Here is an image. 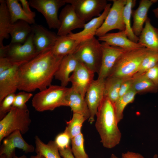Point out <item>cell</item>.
I'll use <instances>...</instances> for the list:
<instances>
[{"label":"cell","instance_id":"cell-15","mask_svg":"<svg viewBox=\"0 0 158 158\" xmlns=\"http://www.w3.org/2000/svg\"><path fill=\"white\" fill-rule=\"evenodd\" d=\"M31 26L33 42L37 53L52 49L58 37L57 34L41 25L34 24Z\"/></svg>","mask_w":158,"mask_h":158},{"label":"cell","instance_id":"cell-18","mask_svg":"<svg viewBox=\"0 0 158 158\" xmlns=\"http://www.w3.org/2000/svg\"><path fill=\"white\" fill-rule=\"evenodd\" d=\"M111 6V4H108L101 15L93 18L85 23L83 30L76 33L71 32L67 35L79 43L95 37L97 31L106 19Z\"/></svg>","mask_w":158,"mask_h":158},{"label":"cell","instance_id":"cell-37","mask_svg":"<svg viewBox=\"0 0 158 158\" xmlns=\"http://www.w3.org/2000/svg\"><path fill=\"white\" fill-rule=\"evenodd\" d=\"M32 96V93L24 91L16 94L13 107L18 108L23 107L26 105V103Z\"/></svg>","mask_w":158,"mask_h":158},{"label":"cell","instance_id":"cell-32","mask_svg":"<svg viewBox=\"0 0 158 158\" xmlns=\"http://www.w3.org/2000/svg\"><path fill=\"white\" fill-rule=\"evenodd\" d=\"M135 1L127 0L123 10V16L125 27V30L128 38L132 41L138 43L139 37L133 32L131 25V17L132 13V8L135 4Z\"/></svg>","mask_w":158,"mask_h":158},{"label":"cell","instance_id":"cell-14","mask_svg":"<svg viewBox=\"0 0 158 158\" xmlns=\"http://www.w3.org/2000/svg\"><path fill=\"white\" fill-rule=\"evenodd\" d=\"M101 44L102 56L97 79L105 80L109 76L119 57L124 52L129 50L111 46L104 42L101 43Z\"/></svg>","mask_w":158,"mask_h":158},{"label":"cell","instance_id":"cell-29","mask_svg":"<svg viewBox=\"0 0 158 158\" xmlns=\"http://www.w3.org/2000/svg\"><path fill=\"white\" fill-rule=\"evenodd\" d=\"M35 139L37 154L42 155L45 158H61L59 148L54 141L50 140L45 144L37 135Z\"/></svg>","mask_w":158,"mask_h":158},{"label":"cell","instance_id":"cell-38","mask_svg":"<svg viewBox=\"0 0 158 158\" xmlns=\"http://www.w3.org/2000/svg\"><path fill=\"white\" fill-rule=\"evenodd\" d=\"M70 140L69 136L63 132L58 134L54 141L59 150L64 149L70 146Z\"/></svg>","mask_w":158,"mask_h":158},{"label":"cell","instance_id":"cell-46","mask_svg":"<svg viewBox=\"0 0 158 158\" xmlns=\"http://www.w3.org/2000/svg\"><path fill=\"white\" fill-rule=\"evenodd\" d=\"M0 158H6L5 156L4 155H1L0 156ZM13 158H27V157L26 156L24 155H23L21 156L20 157H18L17 156H16L14 157Z\"/></svg>","mask_w":158,"mask_h":158},{"label":"cell","instance_id":"cell-3","mask_svg":"<svg viewBox=\"0 0 158 158\" xmlns=\"http://www.w3.org/2000/svg\"><path fill=\"white\" fill-rule=\"evenodd\" d=\"M150 50L143 47L126 51L118 59L108 77L123 79L133 77Z\"/></svg>","mask_w":158,"mask_h":158},{"label":"cell","instance_id":"cell-33","mask_svg":"<svg viewBox=\"0 0 158 158\" xmlns=\"http://www.w3.org/2000/svg\"><path fill=\"white\" fill-rule=\"evenodd\" d=\"M87 119L83 115L73 113L72 118L67 122V125L64 132L67 134L71 139L80 134L83 123Z\"/></svg>","mask_w":158,"mask_h":158},{"label":"cell","instance_id":"cell-41","mask_svg":"<svg viewBox=\"0 0 158 158\" xmlns=\"http://www.w3.org/2000/svg\"><path fill=\"white\" fill-rule=\"evenodd\" d=\"M16 63L11 62L6 57H0V73L9 68Z\"/></svg>","mask_w":158,"mask_h":158},{"label":"cell","instance_id":"cell-45","mask_svg":"<svg viewBox=\"0 0 158 158\" xmlns=\"http://www.w3.org/2000/svg\"><path fill=\"white\" fill-rule=\"evenodd\" d=\"M153 13L155 16L156 18H158V7L153 9L152 10Z\"/></svg>","mask_w":158,"mask_h":158},{"label":"cell","instance_id":"cell-24","mask_svg":"<svg viewBox=\"0 0 158 158\" xmlns=\"http://www.w3.org/2000/svg\"><path fill=\"white\" fill-rule=\"evenodd\" d=\"M79 44L68 35L58 36L51 50L56 56L63 58L66 55L73 54Z\"/></svg>","mask_w":158,"mask_h":158},{"label":"cell","instance_id":"cell-26","mask_svg":"<svg viewBox=\"0 0 158 158\" xmlns=\"http://www.w3.org/2000/svg\"><path fill=\"white\" fill-rule=\"evenodd\" d=\"M17 0H6L11 22L13 24L19 20L25 21L30 25L35 24V20L26 14Z\"/></svg>","mask_w":158,"mask_h":158},{"label":"cell","instance_id":"cell-2","mask_svg":"<svg viewBox=\"0 0 158 158\" xmlns=\"http://www.w3.org/2000/svg\"><path fill=\"white\" fill-rule=\"evenodd\" d=\"M96 116L95 127L103 145L108 148L114 147L119 143L121 134L118 126L113 104L104 97Z\"/></svg>","mask_w":158,"mask_h":158},{"label":"cell","instance_id":"cell-42","mask_svg":"<svg viewBox=\"0 0 158 158\" xmlns=\"http://www.w3.org/2000/svg\"><path fill=\"white\" fill-rule=\"evenodd\" d=\"M19 1L21 4L22 8L25 13L31 18H34L35 16V13L32 11L30 9L28 1L26 0H20Z\"/></svg>","mask_w":158,"mask_h":158},{"label":"cell","instance_id":"cell-34","mask_svg":"<svg viewBox=\"0 0 158 158\" xmlns=\"http://www.w3.org/2000/svg\"><path fill=\"white\" fill-rule=\"evenodd\" d=\"M157 63L158 52L150 50L142 60L138 72L133 76L144 74Z\"/></svg>","mask_w":158,"mask_h":158},{"label":"cell","instance_id":"cell-4","mask_svg":"<svg viewBox=\"0 0 158 158\" xmlns=\"http://www.w3.org/2000/svg\"><path fill=\"white\" fill-rule=\"evenodd\" d=\"M69 88L51 85L33 96L32 105L39 112L52 111L62 106H67L66 97Z\"/></svg>","mask_w":158,"mask_h":158},{"label":"cell","instance_id":"cell-39","mask_svg":"<svg viewBox=\"0 0 158 158\" xmlns=\"http://www.w3.org/2000/svg\"><path fill=\"white\" fill-rule=\"evenodd\" d=\"M144 74L158 87V63Z\"/></svg>","mask_w":158,"mask_h":158},{"label":"cell","instance_id":"cell-35","mask_svg":"<svg viewBox=\"0 0 158 158\" xmlns=\"http://www.w3.org/2000/svg\"><path fill=\"white\" fill-rule=\"evenodd\" d=\"M71 150L75 158H89L85 151L84 139L82 133L71 139Z\"/></svg>","mask_w":158,"mask_h":158},{"label":"cell","instance_id":"cell-48","mask_svg":"<svg viewBox=\"0 0 158 158\" xmlns=\"http://www.w3.org/2000/svg\"><path fill=\"white\" fill-rule=\"evenodd\" d=\"M110 158H119L116 157L115 154H112Z\"/></svg>","mask_w":158,"mask_h":158},{"label":"cell","instance_id":"cell-43","mask_svg":"<svg viewBox=\"0 0 158 158\" xmlns=\"http://www.w3.org/2000/svg\"><path fill=\"white\" fill-rule=\"evenodd\" d=\"M60 155L63 158H74L70 146L63 149L59 150Z\"/></svg>","mask_w":158,"mask_h":158},{"label":"cell","instance_id":"cell-1","mask_svg":"<svg viewBox=\"0 0 158 158\" xmlns=\"http://www.w3.org/2000/svg\"><path fill=\"white\" fill-rule=\"evenodd\" d=\"M63 58L54 55L51 49L21 65L18 70V90L30 92L47 88L51 85Z\"/></svg>","mask_w":158,"mask_h":158},{"label":"cell","instance_id":"cell-20","mask_svg":"<svg viewBox=\"0 0 158 158\" xmlns=\"http://www.w3.org/2000/svg\"><path fill=\"white\" fill-rule=\"evenodd\" d=\"M157 0H141L137 8L132 12L133 24L132 26L134 34L139 37L147 20L148 11L151 6L156 3Z\"/></svg>","mask_w":158,"mask_h":158},{"label":"cell","instance_id":"cell-23","mask_svg":"<svg viewBox=\"0 0 158 158\" xmlns=\"http://www.w3.org/2000/svg\"><path fill=\"white\" fill-rule=\"evenodd\" d=\"M138 37V43L150 50L158 52V28L152 25L148 17Z\"/></svg>","mask_w":158,"mask_h":158},{"label":"cell","instance_id":"cell-49","mask_svg":"<svg viewBox=\"0 0 158 158\" xmlns=\"http://www.w3.org/2000/svg\"><path fill=\"white\" fill-rule=\"evenodd\" d=\"M155 158H157V156L155 157Z\"/></svg>","mask_w":158,"mask_h":158},{"label":"cell","instance_id":"cell-47","mask_svg":"<svg viewBox=\"0 0 158 158\" xmlns=\"http://www.w3.org/2000/svg\"><path fill=\"white\" fill-rule=\"evenodd\" d=\"M30 158H45L43 156L39 154H37L35 156H32L30 157Z\"/></svg>","mask_w":158,"mask_h":158},{"label":"cell","instance_id":"cell-6","mask_svg":"<svg viewBox=\"0 0 158 158\" xmlns=\"http://www.w3.org/2000/svg\"><path fill=\"white\" fill-rule=\"evenodd\" d=\"M78 61L94 73H98L101 65V43L95 37L80 43L73 54Z\"/></svg>","mask_w":158,"mask_h":158},{"label":"cell","instance_id":"cell-25","mask_svg":"<svg viewBox=\"0 0 158 158\" xmlns=\"http://www.w3.org/2000/svg\"><path fill=\"white\" fill-rule=\"evenodd\" d=\"M32 32L31 25L22 20L12 24L9 31L11 36L10 43L23 44Z\"/></svg>","mask_w":158,"mask_h":158},{"label":"cell","instance_id":"cell-30","mask_svg":"<svg viewBox=\"0 0 158 158\" xmlns=\"http://www.w3.org/2000/svg\"><path fill=\"white\" fill-rule=\"evenodd\" d=\"M132 88L137 94L157 92L158 87L144 74L133 76Z\"/></svg>","mask_w":158,"mask_h":158},{"label":"cell","instance_id":"cell-8","mask_svg":"<svg viewBox=\"0 0 158 158\" xmlns=\"http://www.w3.org/2000/svg\"><path fill=\"white\" fill-rule=\"evenodd\" d=\"M113 4L101 26L97 31L95 35L102 36L113 30H125L123 13L127 0H111Z\"/></svg>","mask_w":158,"mask_h":158},{"label":"cell","instance_id":"cell-7","mask_svg":"<svg viewBox=\"0 0 158 158\" xmlns=\"http://www.w3.org/2000/svg\"><path fill=\"white\" fill-rule=\"evenodd\" d=\"M32 32L23 44L11 43L0 47V57H6L13 63H26L37 56Z\"/></svg>","mask_w":158,"mask_h":158},{"label":"cell","instance_id":"cell-11","mask_svg":"<svg viewBox=\"0 0 158 158\" xmlns=\"http://www.w3.org/2000/svg\"><path fill=\"white\" fill-rule=\"evenodd\" d=\"M22 150L25 153L33 152L35 148L28 144L24 139L19 130L12 133L4 139L0 148V156L4 155L6 158L15 157V149Z\"/></svg>","mask_w":158,"mask_h":158},{"label":"cell","instance_id":"cell-28","mask_svg":"<svg viewBox=\"0 0 158 158\" xmlns=\"http://www.w3.org/2000/svg\"><path fill=\"white\" fill-rule=\"evenodd\" d=\"M124 79L109 76L105 80L104 97L109 100L113 104L119 97L120 86Z\"/></svg>","mask_w":158,"mask_h":158},{"label":"cell","instance_id":"cell-16","mask_svg":"<svg viewBox=\"0 0 158 158\" xmlns=\"http://www.w3.org/2000/svg\"><path fill=\"white\" fill-rule=\"evenodd\" d=\"M25 63H17L0 73V103L8 95L15 93L18 89V70Z\"/></svg>","mask_w":158,"mask_h":158},{"label":"cell","instance_id":"cell-10","mask_svg":"<svg viewBox=\"0 0 158 158\" xmlns=\"http://www.w3.org/2000/svg\"><path fill=\"white\" fill-rule=\"evenodd\" d=\"M64 1L71 5L78 16L85 22L100 16L108 4L106 0Z\"/></svg>","mask_w":158,"mask_h":158},{"label":"cell","instance_id":"cell-36","mask_svg":"<svg viewBox=\"0 0 158 158\" xmlns=\"http://www.w3.org/2000/svg\"><path fill=\"white\" fill-rule=\"evenodd\" d=\"M16 94H9L0 103V119H2L13 107Z\"/></svg>","mask_w":158,"mask_h":158},{"label":"cell","instance_id":"cell-13","mask_svg":"<svg viewBox=\"0 0 158 158\" xmlns=\"http://www.w3.org/2000/svg\"><path fill=\"white\" fill-rule=\"evenodd\" d=\"M59 18L60 26L57 34L59 36L67 35L74 30L83 28L86 23L78 16L73 6L69 4L61 10Z\"/></svg>","mask_w":158,"mask_h":158},{"label":"cell","instance_id":"cell-5","mask_svg":"<svg viewBox=\"0 0 158 158\" xmlns=\"http://www.w3.org/2000/svg\"><path fill=\"white\" fill-rule=\"evenodd\" d=\"M31 123L30 111L27 105L22 108L13 107L0 121V142L10 134L19 130L26 133Z\"/></svg>","mask_w":158,"mask_h":158},{"label":"cell","instance_id":"cell-12","mask_svg":"<svg viewBox=\"0 0 158 158\" xmlns=\"http://www.w3.org/2000/svg\"><path fill=\"white\" fill-rule=\"evenodd\" d=\"M105 80H94L86 92L85 99L90 111L88 120L90 123L95 121L98 108L104 98Z\"/></svg>","mask_w":158,"mask_h":158},{"label":"cell","instance_id":"cell-9","mask_svg":"<svg viewBox=\"0 0 158 158\" xmlns=\"http://www.w3.org/2000/svg\"><path fill=\"white\" fill-rule=\"evenodd\" d=\"M28 2L31 7L43 15L50 29H59L58 12L66 4L64 0H30Z\"/></svg>","mask_w":158,"mask_h":158},{"label":"cell","instance_id":"cell-31","mask_svg":"<svg viewBox=\"0 0 158 158\" xmlns=\"http://www.w3.org/2000/svg\"><path fill=\"white\" fill-rule=\"evenodd\" d=\"M137 94L132 88L124 95L118 97L113 104L118 123L123 118V112L125 108L128 104L134 101Z\"/></svg>","mask_w":158,"mask_h":158},{"label":"cell","instance_id":"cell-27","mask_svg":"<svg viewBox=\"0 0 158 158\" xmlns=\"http://www.w3.org/2000/svg\"><path fill=\"white\" fill-rule=\"evenodd\" d=\"M0 47L4 46L3 41L9 37L12 24L6 0H0Z\"/></svg>","mask_w":158,"mask_h":158},{"label":"cell","instance_id":"cell-22","mask_svg":"<svg viewBox=\"0 0 158 158\" xmlns=\"http://www.w3.org/2000/svg\"><path fill=\"white\" fill-rule=\"evenodd\" d=\"M66 100L67 106L71 107L73 113L80 114L89 119L90 113L85 98L71 87L68 88Z\"/></svg>","mask_w":158,"mask_h":158},{"label":"cell","instance_id":"cell-17","mask_svg":"<svg viewBox=\"0 0 158 158\" xmlns=\"http://www.w3.org/2000/svg\"><path fill=\"white\" fill-rule=\"evenodd\" d=\"M95 73L79 62L76 68L69 78L71 87L85 98L89 86L94 80Z\"/></svg>","mask_w":158,"mask_h":158},{"label":"cell","instance_id":"cell-40","mask_svg":"<svg viewBox=\"0 0 158 158\" xmlns=\"http://www.w3.org/2000/svg\"><path fill=\"white\" fill-rule=\"evenodd\" d=\"M133 82V77L124 80L120 88L119 97L124 95L132 88Z\"/></svg>","mask_w":158,"mask_h":158},{"label":"cell","instance_id":"cell-21","mask_svg":"<svg viewBox=\"0 0 158 158\" xmlns=\"http://www.w3.org/2000/svg\"><path fill=\"white\" fill-rule=\"evenodd\" d=\"M79 62L73 54L62 59L54 77L61 82V85L66 87L69 82L70 75L76 68Z\"/></svg>","mask_w":158,"mask_h":158},{"label":"cell","instance_id":"cell-44","mask_svg":"<svg viewBox=\"0 0 158 158\" xmlns=\"http://www.w3.org/2000/svg\"><path fill=\"white\" fill-rule=\"evenodd\" d=\"M122 158H144L140 154L133 152L128 151L125 153H123Z\"/></svg>","mask_w":158,"mask_h":158},{"label":"cell","instance_id":"cell-19","mask_svg":"<svg viewBox=\"0 0 158 158\" xmlns=\"http://www.w3.org/2000/svg\"><path fill=\"white\" fill-rule=\"evenodd\" d=\"M98 40L114 47L126 50H131L145 47L139 43L133 42L128 37L125 30L119 32L107 33L98 37Z\"/></svg>","mask_w":158,"mask_h":158}]
</instances>
